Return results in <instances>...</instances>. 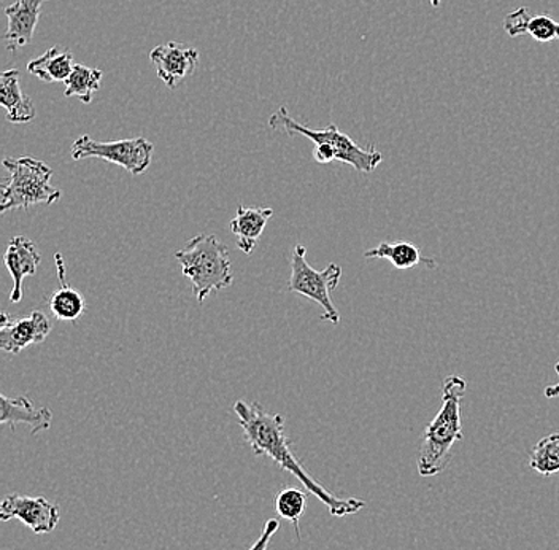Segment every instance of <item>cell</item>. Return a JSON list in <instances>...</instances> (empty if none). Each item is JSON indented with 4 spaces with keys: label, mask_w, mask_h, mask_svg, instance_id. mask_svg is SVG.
I'll return each mask as SVG.
<instances>
[{
    "label": "cell",
    "mask_w": 559,
    "mask_h": 550,
    "mask_svg": "<svg viewBox=\"0 0 559 550\" xmlns=\"http://www.w3.org/2000/svg\"><path fill=\"white\" fill-rule=\"evenodd\" d=\"M245 441L257 457H269L280 468L295 476L297 481L306 487L307 492L321 501L334 517H347L359 513L366 506L365 501L358 499H338L324 489L317 479L307 472L306 466L297 460L289 446L285 433V419L280 413L265 411L258 402H248L240 399L234 405Z\"/></svg>",
    "instance_id": "obj_1"
},
{
    "label": "cell",
    "mask_w": 559,
    "mask_h": 550,
    "mask_svg": "<svg viewBox=\"0 0 559 550\" xmlns=\"http://www.w3.org/2000/svg\"><path fill=\"white\" fill-rule=\"evenodd\" d=\"M467 382L461 376L445 377L442 385V406L423 434L418 454V472L432 478L445 471L452 461L453 446L463 441L461 401L466 395Z\"/></svg>",
    "instance_id": "obj_2"
},
{
    "label": "cell",
    "mask_w": 559,
    "mask_h": 550,
    "mask_svg": "<svg viewBox=\"0 0 559 550\" xmlns=\"http://www.w3.org/2000/svg\"><path fill=\"white\" fill-rule=\"evenodd\" d=\"M181 272L192 283V293L199 304L209 294L233 285L234 274L225 244L213 234H198L175 254Z\"/></svg>",
    "instance_id": "obj_3"
},
{
    "label": "cell",
    "mask_w": 559,
    "mask_h": 550,
    "mask_svg": "<svg viewBox=\"0 0 559 550\" xmlns=\"http://www.w3.org/2000/svg\"><path fill=\"white\" fill-rule=\"evenodd\" d=\"M3 167L9 171L10 180L2 187L0 212L50 206L61 198V191L51 187L52 171L44 161L31 156L5 157Z\"/></svg>",
    "instance_id": "obj_4"
},
{
    "label": "cell",
    "mask_w": 559,
    "mask_h": 550,
    "mask_svg": "<svg viewBox=\"0 0 559 550\" xmlns=\"http://www.w3.org/2000/svg\"><path fill=\"white\" fill-rule=\"evenodd\" d=\"M269 126L277 131H283L288 136H304L312 140L314 145L328 147L334 153L335 161L348 164L353 169L361 174H370L382 164L383 155L376 149H362L349 136L338 131L337 126L330 125L326 129H310L297 122L295 118L289 117L285 107H280Z\"/></svg>",
    "instance_id": "obj_5"
},
{
    "label": "cell",
    "mask_w": 559,
    "mask_h": 550,
    "mask_svg": "<svg viewBox=\"0 0 559 550\" xmlns=\"http://www.w3.org/2000/svg\"><path fill=\"white\" fill-rule=\"evenodd\" d=\"M342 279V268L331 262L324 271H314L307 262V248L296 245L292 258V277H289L288 290L302 294L310 301L321 306L324 314L321 320L331 321L332 325L341 324V314L335 309L331 300V292L337 289Z\"/></svg>",
    "instance_id": "obj_6"
},
{
    "label": "cell",
    "mask_w": 559,
    "mask_h": 550,
    "mask_svg": "<svg viewBox=\"0 0 559 550\" xmlns=\"http://www.w3.org/2000/svg\"><path fill=\"white\" fill-rule=\"evenodd\" d=\"M153 153H155V147L145 138L97 142L87 134L76 139L70 149L73 161L103 160L121 166L132 175H140L148 169Z\"/></svg>",
    "instance_id": "obj_7"
},
{
    "label": "cell",
    "mask_w": 559,
    "mask_h": 550,
    "mask_svg": "<svg viewBox=\"0 0 559 550\" xmlns=\"http://www.w3.org/2000/svg\"><path fill=\"white\" fill-rule=\"evenodd\" d=\"M13 518L23 522L34 534H51L59 524V510L56 504L41 496L13 493L0 504V520L9 522Z\"/></svg>",
    "instance_id": "obj_8"
},
{
    "label": "cell",
    "mask_w": 559,
    "mask_h": 550,
    "mask_svg": "<svg viewBox=\"0 0 559 550\" xmlns=\"http://www.w3.org/2000/svg\"><path fill=\"white\" fill-rule=\"evenodd\" d=\"M51 321L40 311L31 312L27 317L10 320L7 312L0 315V349L7 353H20L33 344H40L50 336Z\"/></svg>",
    "instance_id": "obj_9"
},
{
    "label": "cell",
    "mask_w": 559,
    "mask_h": 550,
    "mask_svg": "<svg viewBox=\"0 0 559 550\" xmlns=\"http://www.w3.org/2000/svg\"><path fill=\"white\" fill-rule=\"evenodd\" d=\"M153 66H155L157 77L166 83L170 90L180 85L181 80L194 73L199 65V51L190 45L169 44L157 45L150 52Z\"/></svg>",
    "instance_id": "obj_10"
},
{
    "label": "cell",
    "mask_w": 559,
    "mask_h": 550,
    "mask_svg": "<svg viewBox=\"0 0 559 550\" xmlns=\"http://www.w3.org/2000/svg\"><path fill=\"white\" fill-rule=\"evenodd\" d=\"M45 2L47 0H16L13 5L7 7L5 15L9 17V27L3 35L7 50L17 51L31 44Z\"/></svg>",
    "instance_id": "obj_11"
},
{
    "label": "cell",
    "mask_w": 559,
    "mask_h": 550,
    "mask_svg": "<svg viewBox=\"0 0 559 550\" xmlns=\"http://www.w3.org/2000/svg\"><path fill=\"white\" fill-rule=\"evenodd\" d=\"M3 261H5L7 269H9L10 276L13 279L10 301L12 303H20L21 297H23L24 279L35 276V272H37L41 261L40 254H38L33 241L27 239V237L16 236L9 242Z\"/></svg>",
    "instance_id": "obj_12"
},
{
    "label": "cell",
    "mask_w": 559,
    "mask_h": 550,
    "mask_svg": "<svg viewBox=\"0 0 559 550\" xmlns=\"http://www.w3.org/2000/svg\"><path fill=\"white\" fill-rule=\"evenodd\" d=\"M0 423L9 425L13 431L20 423L29 426L31 434H38L41 431L50 430L52 412L48 408H35L33 399L27 396L7 398L0 396Z\"/></svg>",
    "instance_id": "obj_13"
},
{
    "label": "cell",
    "mask_w": 559,
    "mask_h": 550,
    "mask_svg": "<svg viewBox=\"0 0 559 550\" xmlns=\"http://www.w3.org/2000/svg\"><path fill=\"white\" fill-rule=\"evenodd\" d=\"M274 215V210L265 207H237L236 219L230 220V233L236 237L237 247L245 255H250L257 248L269 220Z\"/></svg>",
    "instance_id": "obj_14"
},
{
    "label": "cell",
    "mask_w": 559,
    "mask_h": 550,
    "mask_svg": "<svg viewBox=\"0 0 559 550\" xmlns=\"http://www.w3.org/2000/svg\"><path fill=\"white\" fill-rule=\"evenodd\" d=\"M0 104L7 110V120L15 125H26L37 115L33 101L21 90L20 70L9 69L0 75Z\"/></svg>",
    "instance_id": "obj_15"
},
{
    "label": "cell",
    "mask_w": 559,
    "mask_h": 550,
    "mask_svg": "<svg viewBox=\"0 0 559 550\" xmlns=\"http://www.w3.org/2000/svg\"><path fill=\"white\" fill-rule=\"evenodd\" d=\"M56 266H58V277L59 282H61V289L51 294L50 300H48V306H50L52 315H55L58 320L76 321L86 309L85 297L66 282V265L59 254H56Z\"/></svg>",
    "instance_id": "obj_16"
},
{
    "label": "cell",
    "mask_w": 559,
    "mask_h": 550,
    "mask_svg": "<svg viewBox=\"0 0 559 550\" xmlns=\"http://www.w3.org/2000/svg\"><path fill=\"white\" fill-rule=\"evenodd\" d=\"M75 68L72 52L51 47L45 55L38 56L27 65V72L41 82L66 83Z\"/></svg>",
    "instance_id": "obj_17"
},
{
    "label": "cell",
    "mask_w": 559,
    "mask_h": 550,
    "mask_svg": "<svg viewBox=\"0 0 559 550\" xmlns=\"http://www.w3.org/2000/svg\"><path fill=\"white\" fill-rule=\"evenodd\" d=\"M365 258L388 259L394 268L402 269V271L417 268L419 265H428L429 268L437 266L435 259L423 257L417 245L411 244V242H396V244L383 242L379 247L367 250Z\"/></svg>",
    "instance_id": "obj_18"
},
{
    "label": "cell",
    "mask_w": 559,
    "mask_h": 550,
    "mask_svg": "<svg viewBox=\"0 0 559 550\" xmlns=\"http://www.w3.org/2000/svg\"><path fill=\"white\" fill-rule=\"evenodd\" d=\"M104 72L99 69L75 65L66 85V97H76L82 103L91 104L94 93L100 87Z\"/></svg>",
    "instance_id": "obj_19"
},
{
    "label": "cell",
    "mask_w": 559,
    "mask_h": 550,
    "mask_svg": "<svg viewBox=\"0 0 559 550\" xmlns=\"http://www.w3.org/2000/svg\"><path fill=\"white\" fill-rule=\"evenodd\" d=\"M530 465L542 476H554L559 472V433L542 437L533 448Z\"/></svg>",
    "instance_id": "obj_20"
},
{
    "label": "cell",
    "mask_w": 559,
    "mask_h": 550,
    "mask_svg": "<svg viewBox=\"0 0 559 550\" xmlns=\"http://www.w3.org/2000/svg\"><path fill=\"white\" fill-rule=\"evenodd\" d=\"M307 507V493L299 489H283L282 492L275 496V513L280 518L292 522L295 525L297 539L300 541V527L299 520L302 514L306 513Z\"/></svg>",
    "instance_id": "obj_21"
},
{
    "label": "cell",
    "mask_w": 559,
    "mask_h": 550,
    "mask_svg": "<svg viewBox=\"0 0 559 550\" xmlns=\"http://www.w3.org/2000/svg\"><path fill=\"white\" fill-rule=\"evenodd\" d=\"M527 34L540 44L559 40V23L550 16H533L527 27Z\"/></svg>",
    "instance_id": "obj_22"
},
{
    "label": "cell",
    "mask_w": 559,
    "mask_h": 550,
    "mask_svg": "<svg viewBox=\"0 0 559 550\" xmlns=\"http://www.w3.org/2000/svg\"><path fill=\"white\" fill-rule=\"evenodd\" d=\"M531 20H533V16H531L530 10L524 9V7L516 9L515 12H510L509 15L504 17L506 33L512 38L526 35Z\"/></svg>",
    "instance_id": "obj_23"
},
{
    "label": "cell",
    "mask_w": 559,
    "mask_h": 550,
    "mask_svg": "<svg viewBox=\"0 0 559 550\" xmlns=\"http://www.w3.org/2000/svg\"><path fill=\"white\" fill-rule=\"evenodd\" d=\"M280 522L277 518H271V520H267V524L264 525V530H262L260 538H258L248 550H267L269 542H271V539L274 538V535L277 534Z\"/></svg>",
    "instance_id": "obj_24"
},
{
    "label": "cell",
    "mask_w": 559,
    "mask_h": 550,
    "mask_svg": "<svg viewBox=\"0 0 559 550\" xmlns=\"http://www.w3.org/2000/svg\"><path fill=\"white\" fill-rule=\"evenodd\" d=\"M555 371H557L558 377H559V362L557 363V366H555ZM545 398L554 399L558 398L559 396V382L558 384L551 385V387L545 388Z\"/></svg>",
    "instance_id": "obj_25"
},
{
    "label": "cell",
    "mask_w": 559,
    "mask_h": 550,
    "mask_svg": "<svg viewBox=\"0 0 559 550\" xmlns=\"http://www.w3.org/2000/svg\"><path fill=\"white\" fill-rule=\"evenodd\" d=\"M431 2L432 9H439L440 0H429Z\"/></svg>",
    "instance_id": "obj_26"
}]
</instances>
